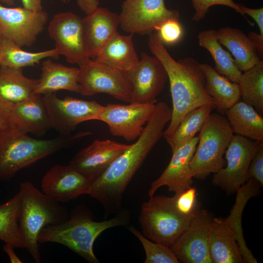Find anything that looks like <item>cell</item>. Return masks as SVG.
Instances as JSON below:
<instances>
[{
  "label": "cell",
  "instance_id": "6da1fadb",
  "mask_svg": "<svg viewBox=\"0 0 263 263\" xmlns=\"http://www.w3.org/2000/svg\"><path fill=\"white\" fill-rule=\"evenodd\" d=\"M172 111L165 102L155 111L135 142L119 154L106 170L91 183L89 194L103 206L106 217L121 209L123 194L133 176L163 136Z\"/></svg>",
  "mask_w": 263,
  "mask_h": 263
},
{
  "label": "cell",
  "instance_id": "7a4b0ae2",
  "mask_svg": "<svg viewBox=\"0 0 263 263\" xmlns=\"http://www.w3.org/2000/svg\"><path fill=\"white\" fill-rule=\"evenodd\" d=\"M149 49L164 66L169 82L172 107L169 124L164 131L165 139L170 137L185 116L200 106L216 108L205 89V77L200 63L191 57L175 60L166 49L157 32H151L148 42Z\"/></svg>",
  "mask_w": 263,
  "mask_h": 263
},
{
  "label": "cell",
  "instance_id": "3957f363",
  "mask_svg": "<svg viewBox=\"0 0 263 263\" xmlns=\"http://www.w3.org/2000/svg\"><path fill=\"white\" fill-rule=\"evenodd\" d=\"M131 215L128 210H121L114 217L95 221L91 212L84 206L71 211L66 221L45 227L38 237L39 244L54 243L62 244L90 263H98L94 252V244L105 230L118 226H127Z\"/></svg>",
  "mask_w": 263,
  "mask_h": 263
},
{
  "label": "cell",
  "instance_id": "277c9868",
  "mask_svg": "<svg viewBox=\"0 0 263 263\" xmlns=\"http://www.w3.org/2000/svg\"><path fill=\"white\" fill-rule=\"evenodd\" d=\"M91 133L80 132L50 139H38L10 129L0 131V181H8L20 169L72 146Z\"/></svg>",
  "mask_w": 263,
  "mask_h": 263
},
{
  "label": "cell",
  "instance_id": "5b68a950",
  "mask_svg": "<svg viewBox=\"0 0 263 263\" xmlns=\"http://www.w3.org/2000/svg\"><path fill=\"white\" fill-rule=\"evenodd\" d=\"M21 207L19 225L26 249L37 263H41L38 237L49 225L68 220L70 215L65 206L39 191L29 181L21 183Z\"/></svg>",
  "mask_w": 263,
  "mask_h": 263
},
{
  "label": "cell",
  "instance_id": "8992f818",
  "mask_svg": "<svg viewBox=\"0 0 263 263\" xmlns=\"http://www.w3.org/2000/svg\"><path fill=\"white\" fill-rule=\"evenodd\" d=\"M199 132L190 167L193 178L204 179L225 167L223 156L234 133L227 119L218 113H210Z\"/></svg>",
  "mask_w": 263,
  "mask_h": 263
},
{
  "label": "cell",
  "instance_id": "52a82bcc",
  "mask_svg": "<svg viewBox=\"0 0 263 263\" xmlns=\"http://www.w3.org/2000/svg\"><path fill=\"white\" fill-rule=\"evenodd\" d=\"M194 215L179 213L172 197L154 195L142 204L139 221L146 237L170 246L187 228Z\"/></svg>",
  "mask_w": 263,
  "mask_h": 263
},
{
  "label": "cell",
  "instance_id": "ba28073f",
  "mask_svg": "<svg viewBox=\"0 0 263 263\" xmlns=\"http://www.w3.org/2000/svg\"><path fill=\"white\" fill-rule=\"evenodd\" d=\"M79 68L78 82L82 95L104 93L124 102H132L133 88L126 72L92 59Z\"/></svg>",
  "mask_w": 263,
  "mask_h": 263
},
{
  "label": "cell",
  "instance_id": "9c48e42d",
  "mask_svg": "<svg viewBox=\"0 0 263 263\" xmlns=\"http://www.w3.org/2000/svg\"><path fill=\"white\" fill-rule=\"evenodd\" d=\"M52 128L61 135L72 134L80 123L98 120L104 106L95 101L67 96L58 98L56 93L42 95Z\"/></svg>",
  "mask_w": 263,
  "mask_h": 263
},
{
  "label": "cell",
  "instance_id": "30bf717a",
  "mask_svg": "<svg viewBox=\"0 0 263 263\" xmlns=\"http://www.w3.org/2000/svg\"><path fill=\"white\" fill-rule=\"evenodd\" d=\"M50 38L55 43V48L66 61L79 67L91 58L88 52L82 19L71 12L55 14L48 26Z\"/></svg>",
  "mask_w": 263,
  "mask_h": 263
},
{
  "label": "cell",
  "instance_id": "8fae6325",
  "mask_svg": "<svg viewBox=\"0 0 263 263\" xmlns=\"http://www.w3.org/2000/svg\"><path fill=\"white\" fill-rule=\"evenodd\" d=\"M259 143L233 135L225 152L226 165L214 173L212 184L227 194L235 193L248 179L249 166Z\"/></svg>",
  "mask_w": 263,
  "mask_h": 263
},
{
  "label": "cell",
  "instance_id": "7c38bea8",
  "mask_svg": "<svg viewBox=\"0 0 263 263\" xmlns=\"http://www.w3.org/2000/svg\"><path fill=\"white\" fill-rule=\"evenodd\" d=\"M122 30L131 34L150 33L170 19H179V12L167 8L165 0H125L119 15Z\"/></svg>",
  "mask_w": 263,
  "mask_h": 263
},
{
  "label": "cell",
  "instance_id": "4fadbf2b",
  "mask_svg": "<svg viewBox=\"0 0 263 263\" xmlns=\"http://www.w3.org/2000/svg\"><path fill=\"white\" fill-rule=\"evenodd\" d=\"M155 104L108 103L100 112L98 120L105 123L110 133L128 142L136 140L151 117Z\"/></svg>",
  "mask_w": 263,
  "mask_h": 263
},
{
  "label": "cell",
  "instance_id": "5bb4252c",
  "mask_svg": "<svg viewBox=\"0 0 263 263\" xmlns=\"http://www.w3.org/2000/svg\"><path fill=\"white\" fill-rule=\"evenodd\" d=\"M48 13L25 8L9 7L0 4V30L3 37L20 47H30L43 32Z\"/></svg>",
  "mask_w": 263,
  "mask_h": 263
},
{
  "label": "cell",
  "instance_id": "9a60e30c",
  "mask_svg": "<svg viewBox=\"0 0 263 263\" xmlns=\"http://www.w3.org/2000/svg\"><path fill=\"white\" fill-rule=\"evenodd\" d=\"M211 218L199 209L190 223L170 247L179 263H212L208 251V236Z\"/></svg>",
  "mask_w": 263,
  "mask_h": 263
},
{
  "label": "cell",
  "instance_id": "2e32d148",
  "mask_svg": "<svg viewBox=\"0 0 263 263\" xmlns=\"http://www.w3.org/2000/svg\"><path fill=\"white\" fill-rule=\"evenodd\" d=\"M126 73L133 88L131 103L155 104L168 80L161 62L154 56L145 52L142 53L138 63Z\"/></svg>",
  "mask_w": 263,
  "mask_h": 263
},
{
  "label": "cell",
  "instance_id": "e0dca14e",
  "mask_svg": "<svg viewBox=\"0 0 263 263\" xmlns=\"http://www.w3.org/2000/svg\"><path fill=\"white\" fill-rule=\"evenodd\" d=\"M91 183L70 165L56 164L45 173L41 186L44 194L59 203H66L89 194Z\"/></svg>",
  "mask_w": 263,
  "mask_h": 263
},
{
  "label": "cell",
  "instance_id": "ac0fdd59",
  "mask_svg": "<svg viewBox=\"0 0 263 263\" xmlns=\"http://www.w3.org/2000/svg\"><path fill=\"white\" fill-rule=\"evenodd\" d=\"M198 141V136H195L172 152V157L165 169L151 183L148 194L150 197L163 186L168 187L169 191L175 193H180L191 186L193 181L190 162Z\"/></svg>",
  "mask_w": 263,
  "mask_h": 263
},
{
  "label": "cell",
  "instance_id": "d6986e66",
  "mask_svg": "<svg viewBox=\"0 0 263 263\" xmlns=\"http://www.w3.org/2000/svg\"><path fill=\"white\" fill-rule=\"evenodd\" d=\"M129 146L111 139L95 140L79 150L69 165L92 182Z\"/></svg>",
  "mask_w": 263,
  "mask_h": 263
},
{
  "label": "cell",
  "instance_id": "ffe728a7",
  "mask_svg": "<svg viewBox=\"0 0 263 263\" xmlns=\"http://www.w3.org/2000/svg\"><path fill=\"white\" fill-rule=\"evenodd\" d=\"M82 19L89 56L95 59L104 45L118 32L119 15L98 7Z\"/></svg>",
  "mask_w": 263,
  "mask_h": 263
},
{
  "label": "cell",
  "instance_id": "44dd1931",
  "mask_svg": "<svg viewBox=\"0 0 263 263\" xmlns=\"http://www.w3.org/2000/svg\"><path fill=\"white\" fill-rule=\"evenodd\" d=\"M41 70L34 95L56 93L59 90L80 93L79 68L68 67L47 58L42 61Z\"/></svg>",
  "mask_w": 263,
  "mask_h": 263
},
{
  "label": "cell",
  "instance_id": "7402d4cb",
  "mask_svg": "<svg viewBox=\"0 0 263 263\" xmlns=\"http://www.w3.org/2000/svg\"><path fill=\"white\" fill-rule=\"evenodd\" d=\"M208 251L212 263H244L234 233L225 219H211Z\"/></svg>",
  "mask_w": 263,
  "mask_h": 263
},
{
  "label": "cell",
  "instance_id": "603a6c76",
  "mask_svg": "<svg viewBox=\"0 0 263 263\" xmlns=\"http://www.w3.org/2000/svg\"><path fill=\"white\" fill-rule=\"evenodd\" d=\"M12 115L16 127L23 133L41 136L52 128L41 95L15 103Z\"/></svg>",
  "mask_w": 263,
  "mask_h": 263
},
{
  "label": "cell",
  "instance_id": "cb8c5ba5",
  "mask_svg": "<svg viewBox=\"0 0 263 263\" xmlns=\"http://www.w3.org/2000/svg\"><path fill=\"white\" fill-rule=\"evenodd\" d=\"M262 186L256 180L249 178L236 192L235 203L229 215L225 218L235 236L242 256L245 263H257L248 248L243 235L242 218L244 209L248 201L260 192Z\"/></svg>",
  "mask_w": 263,
  "mask_h": 263
},
{
  "label": "cell",
  "instance_id": "d4e9b609",
  "mask_svg": "<svg viewBox=\"0 0 263 263\" xmlns=\"http://www.w3.org/2000/svg\"><path fill=\"white\" fill-rule=\"evenodd\" d=\"M217 35L218 42L230 52L240 71L248 70L261 60L248 36L239 29L223 27Z\"/></svg>",
  "mask_w": 263,
  "mask_h": 263
},
{
  "label": "cell",
  "instance_id": "484cf974",
  "mask_svg": "<svg viewBox=\"0 0 263 263\" xmlns=\"http://www.w3.org/2000/svg\"><path fill=\"white\" fill-rule=\"evenodd\" d=\"M205 77V89L207 94L213 98L217 111L221 114L241 100L239 85L218 73L212 66L200 63Z\"/></svg>",
  "mask_w": 263,
  "mask_h": 263
},
{
  "label": "cell",
  "instance_id": "4316f807",
  "mask_svg": "<svg viewBox=\"0 0 263 263\" xmlns=\"http://www.w3.org/2000/svg\"><path fill=\"white\" fill-rule=\"evenodd\" d=\"M225 114L233 133L258 142H263V115L253 106L240 100Z\"/></svg>",
  "mask_w": 263,
  "mask_h": 263
},
{
  "label": "cell",
  "instance_id": "83f0119b",
  "mask_svg": "<svg viewBox=\"0 0 263 263\" xmlns=\"http://www.w3.org/2000/svg\"><path fill=\"white\" fill-rule=\"evenodd\" d=\"M132 34L116 33L100 49L94 60L127 72L139 61L132 42Z\"/></svg>",
  "mask_w": 263,
  "mask_h": 263
},
{
  "label": "cell",
  "instance_id": "f1b7e54d",
  "mask_svg": "<svg viewBox=\"0 0 263 263\" xmlns=\"http://www.w3.org/2000/svg\"><path fill=\"white\" fill-rule=\"evenodd\" d=\"M38 79L25 76L23 68L0 66V97L13 103L32 97Z\"/></svg>",
  "mask_w": 263,
  "mask_h": 263
},
{
  "label": "cell",
  "instance_id": "f546056e",
  "mask_svg": "<svg viewBox=\"0 0 263 263\" xmlns=\"http://www.w3.org/2000/svg\"><path fill=\"white\" fill-rule=\"evenodd\" d=\"M198 39L199 46L207 50L211 55L216 71L230 81L239 83L242 72L236 66L230 53L218 42L217 31L204 30L198 34Z\"/></svg>",
  "mask_w": 263,
  "mask_h": 263
},
{
  "label": "cell",
  "instance_id": "4dcf8cb0",
  "mask_svg": "<svg viewBox=\"0 0 263 263\" xmlns=\"http://www.w3.org/2000/svg\"><path fill=\"white\" fill-rule=\"evenodd\" d=\"M20 207L19 192L0 205V240L14 247L25 248L19 225Z\"/></svg>",
  "mask_w": 263,
  "mask_h": 263
},
{
  "label": "cell",
  "instance_id": "1f68e13d",
  "mask_svg": "<svg viewBox=\"0 0 263 263\" xmlns=\"http://www.w3.org/2000/svg\"><path fill=\"white\" fill-rule=\"evenodd\" d=\"M0 48L1 66L18 68L34 66L47 58L57 59L60 55L55 48L38 52H27L4 37L0 40Z\"/></svg>",
  "mask_w": 263,
  "mask_h": 263
},
{
  "label": "cell",
  "instance_id": "d6a6232c",
  "mask_svg": "<svg viewBox=\"0 0 263 263\" xmlns=\"http://www.w3.org/2000/svg\"><path fill=\"white\" fill-rule=\"evenodd\" d=\"M214 108L205 105L187 113L171 134L166 140L171 152L179 146L195 137Z\"/></svg>",
  "mask_w": 263,
  "mask_h": 263
},
{
  "label": "cell",
  "instance_id": "836d02e7",
  "mask_svg": "<svg viewBox=\"0 0 263 263\" xmlns=\"http://www.w3.org/2000/svg\"><path fill=\"white\" fill-rule=\"evenodd\" d=\"M241 99L251 105L261 115L263 113V61L242 73L238 83Z\"/></svg>",
  "mask_w": 263,
  "mask_h": 263
},
{
  "label": "cell",
  "instance_id": "e575fe53",
  "mask_svg": "<svg viewBox=\"0 0 263 263\" xmlns=\"http://www.w3.org/2000/svg\"><path fill=\"white\" fill-rule=\"evenodd\" d=\"M141 243L146 254L144 263H179V262L170 246L151 241L134 226L128 227Z\"/></svg>",
  "mask_w": 263,
  "mask_h": 263
},
{
  "label": "cell",
  "instance_id": "d590c367",
  "mask_svg": "<svg viewBox=\"0 0 263 263\" xmlns=\"http://www.w3.org/2000/svg\"><path fill=\"white\" fill-rule=\"evenodd\" d=\"M197 191L191 186L172 197L174 206L180 213L192 216L200 208L197 201Z\"/></svg>",
  "mask_w": 263,
  "mask_h": 263
},
{
  "label": "cell",
  "instance_id": "8d00e7d4",
  "mask_svg": "<svg viewBox=\"0 0 263 263\" xmlns=\"http://www.w3.org/2000/svg\"><path fill=\"white\" fill-rule=\"evenodd\" d=\"M195 13L192 20L198 22L203 19L209 11V8L216 5L228 6L234 9L245 17L244 14L240 9L239 4L233 0H191Z\"/></svg>",
  "mask_w": 263,
  "mask_h": 263
},
{
  "label": "cell",
  "instance_id": "74e56055",
  "mask_svg": "<svg viewBox=\"0 0 263 263\" xmlns=\"http://www.w3.org/2000/svg\"><path fill=\"white\" fill-rule=\"evenodd\" d=\"M164 44H174L182 38L183 30L178 19H170L162 24L156 30Z\"/></svg>",
  "mask_w": 263,
  "mask_h": 263
},
{
  "label": "cell",
  "instance_id": "f35d334b",
  "mask_svg": "<svg viewBox=\"0 0 263 263\" xmlns=\"http://www.w3.org/2000/svg\"><path fill=\"white\" fill-rule=\"evenodd\" d=\"M247 175L248 178L254 179L263 186V142L259 144L250 163Z\"/></svg>",
  "mask_w": 263,
  "mask_h": 263
},
{
  "label": "cell",
  "instance_id": "ab89813d",
  "mask_svg": "<svg viewBox=\"0 0 263 263\" xmlns=\"http://www.w3.org/2000/svg\"><path fill=\"white\" fill-rule=\"evenodd\" d=\"M240 9L244 12L250 16L257 24L260 34L263 36V8H251L242 4H239Z\"/></svg>",
  "mask_w": 263,
  "mask_h": 263
},
{
  "label": "cell",
  "instance_id": "60d3db41",
  "mask_svg": "<svg viewBox=\"0 0 263 263\" xmlns=\"http://www.w3.org/2000/svg\"><path fill=\"white\" fill-rule=\"evenodd\" d=\"M76 4L81 11L86 15L94 11L98 7V0H76Z\"/></svg>",
  "mask_w": 263,
  "mask_h": 263
},
{
  "label": "cell",
  "instance_id": "b9f144b4",
  "mask_svg": "<svg viewBox=\"0 0 263 263\" xmlns=\"http://www.w3.org/2000/svg\"><path fill=\"white\" fill-rule=\"evenodd\" d=\"M248 37L255 46L258 54L261 59L263 56V36L252 32L249 33Z\"/></svg>",
  "mask_w": 263,
  "mask_h": 263
},
{
  "label": "cell",
  "instance_id": "7bdbcfd3",
  "mask_svg": "<svg viewBox=\"0 0 263 263\" xmlns=\"http://www.w3.org/2000/svg\"><path fill=\"white\" fill-rule=\"evenodd\" d=\"M23 7L32 11H40L43 10L42 0H21Z\"/></svg>",
  "mask_w": 263,
  "mask_h": 263
},
{
  "label": "cell",
  "instance_id": "ee69618b",
  "mask_svg": "<svg viewBox=\"0 0 263 263\" xmlns=\"http://www.w3.org/2000/svg\"><path fill=\"white\" fill-rule=\"evenodd\" d=\"M12 245L5 244L3 247V250L7 254L12 263H22V261L16 255Z\"/></svg>",
  "mask_w": 263,
  "mask_h": 263
},
{
  "label": "cell",
  "instance_id": "f6af8a7d",
  "mask_svg": "<svg viewBox=\"0 0 263 263\" xmlns=\"http://www.w3.org/2000/svg\"><path fill=\"white\" fill-rule=\"evenodd\" d=\"M0 2L7 5H13L15 3V0H0Z\"/></svg>",
  "mask_w": 263,
  "mask_h": 263
},
{
  "label": "cell",
  "instance_id": "bcb514c9",
  "mask_svg": "<svg viewBox=\"0 0 263 263\" xmlns=\"http://www.w3.org/2000/svg\"><path fill=\"white\" fill-rule=\"evenodd\" d=\"M8 129L6 124L0 116V130Z\"/></svg>",
  "mask_w": 263,
  "mask_h": 263
},
{
  "label": "cell",
  "instance_id": "7dc6e473",
  "mask_svg": "<svg viewBox=\"0 0 263 263\" xmlns=\"http://www.w3.org/2000/svg\"><path fill=\"white\" fill-rule=\"evenodd\" d=\"M1 51L0 48V66H1Z\"/></svg>",
  "mask_w": 263,
  "mask_h": 263
},
{
  "label": "cell",
  "instance_id": "c3c4849f",
  "mask_svg": "<svg viewBox=\"0 0 263 263\" xmlns=\"http://www.w3.org/2000/svg\"><path fill=\"white\" fill-rule=\"evenodd\" d=\"M63 2H68L70 0H61Z\"/></svg>",
  "mask_w": 263,
  "mask_h": 263
},
{
  "label": "cell",
  "instance_id": "681fc988",
  "mask_svg": "<svg viewBox=\"0 0 263 263\" xmlns=\"http://www.w3.org/2000/svg\"><path fill=\"white\" fill-rule=\"evenodd\" d=\"M2 34L0 32V40L1 39V38H2Z\"/></svg>",
  "mask_w": 263,
  "mask_h": 263
}]
</instances>
